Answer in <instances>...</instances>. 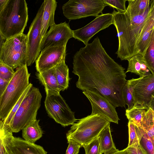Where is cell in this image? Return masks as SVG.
I'll return each mask as SVG.
<instances>
[{
    "label": "cell",
    "mask_w": 154,
    "mask_h": 154,
    "mask_svg": "<svg viewBox=\"0 0 154 154\" xmlns=\"http://www.w3.org/2000/svg\"><path fill=\"white\" fill-rule=\"evenodd\" d=\"M15 72L12 68L0 62V77L2 78L9 82L14 76Z\"/></svg>",
    "instance_id": "33"
},
{
    "label": "cell",
    "mask_w": 154,
    "mask_h": 154,
    "mask_svg": "<svg viewBox=\"0 0 154 154\" xmlns=\"http://www.w3.org/2000/svg\"><path fill=\"white\" fill-rule=\"evenodd\" d=\"M104 154H129L128 150L126 148L121 150H119L116 148H113L105 152Z\"/></svg>",
    "instance_id": "36"
},
{
    "label": "cell",
    "mask_w": 154,
    "mask_h": 154,
    "mask_svg": "<svg viewBox=\"0 0 154 154\" xmlns=\"http://www.w3.org/2000/svg\"><path fill=\"white\" fill-rule=\"evenodd\" d=\"M110 122L101 115H90L72 125L66 134V139L72 140L82 146L97 137Z\"/></svg>",
    "instance_id": "5"
},
{
    "label": "cell",
    "mask_w": 154,
    "mask_h": 154,
    "mask_svg": "<svg viewBox=\"0 0 154 154\" xmlns=\"http://www.w3.org/2000/svg\"><path fill=\"white\" fill-rule=\"evenodd\" d=\"M32 86V85L31 83H29L28 87L12 108L6 118L3 121V128L7 134L10 133H12L9 130V126L10 123L18 109L23 100Z\"/></svg>",
    "instance_id": "29"
},
{
    "label": "cell",
    "mask_w": 154,
    "mask_h": 154,
    "mask_svg": "<svg viewBox=\"0 0 154 154\" xmlns=\"http://www.w3.org/2000/svg\"><path fill=\"white\" fill-rule=\"evenodd\" d=\"M137 154H145L139 145L137 148Z\"/></svg>",
    "instance_id": "43"
},
{
    "label": "cell",
    "mask_w": 154,
    "mask_h": 154,
    "mask_svg": "<svg viewBox=\"0 0 154 154\" xmlns=\"http://www.w3.org/2000/svg\"><path fill=\"white\" fill-rule=\"evenodd\" d=\"M39 121L36 119L32 121L22 129V136L25 140L34 143L42 137L43 132L39 125Z\"/></svg>",
    "instance_id": "21"
},
{
    "label": "cell",
    "mask_w": 154,
    "mask_h": 154,
    "mask_svg": "<svg viewBox=\"0 0 154 154\" xmlns=\"http://www.w3.org/2000/svg\"><path fill=\"white\" fill-rule=\"evenodd\" d=\"M8 0H0V14L4 8Z\"/></svg>",
    "instance_id": "40"
},
{
    "label": "cell",
    "mask_w": 154,
    "mask_h": 154,
    "mask_svg": "<svg viewBox=\"0 0 154 154\" xmlns=\"http://www.w3.org/2000/svg\"><path fill=\"white\" fill-rule=\"evenodd\" d=\"M154 111L149 108L143 114L141 121V127L146 132L154 143Z\"/></svg>",
    "instance_id": "26"
},
{
    "label": "cell",
    "mask_w": 154,
    "mask_h": 154,
    "mask_svg": "<svg viewBox=\"0 0 154 154\" xmlns=\"http://www.w3.org/2000/svg\"><path fill=\"white\" fill-rule=\"evenodd\" d=\"M44 8L43 2L38 9L26 35L27 50L26 64L27 66H31L40 54V46L42 40L41 31Z\"/></svg>",
    "instance_id": "10"
},
{
    "label": "cell",
    "mask_w": 154,
    "mask_h": 154,
    "mask_svg": "<svg viewBox=\"0 0 154 154\" xmlns=\"http://www.w3.org/2000/svg\"><path fill=\"white\" fill-rule=\"evenodd\" d=\"M129 154H137V148L133 147H127Z\"/></svg>",
    "instance_id": "41"
},
{
    "label": "cell",
    "mask_w": 154,
    "mask_h": 154,
    "mask_svg": "<svg viewBox=\"0 0 154 154\" xmlns=\"http://www.w3.org/2000/svg\"><path fill=\"white\" fill-rule=\"evenodd\" d=\"M133 105L154 109V75L142 77L134 88L132 94Z\"/></svg>",
    "instance_id": "11"
},
{
    "label": "cell",
    "mask_w": 154,
    "mask_h": 154,
    "mask_svg": "<svg viewBox=\"0 0 154 154\" xmlns=\"http://www.w3.org/2000/svg\"><path fill=\"white\" fill-rule=\"evenodd\" d=\"M27 50L26 35L23 33L6 39L0 52V62L13 69L26 64Z\"/></svg>",
    "instance_id": "7"
},
{
    "label": "cell",
    "mask_w": 154,
    "mask_h": 154,
    "mask_svg": "<svg viewBox=\"0 0 154 154\" xmlns=\"http://www.w3.org/2000/svg\"><path fill=\"white\" fill-rule=\"evenodd\" d=\"M36 75L44 86L46 94H60L55 67L36 73Z\"/></svg>",
    "instance_id": "17"
},
{
    "label": "cell",
    "mask_w": 154,
    "mask_h": 154,
    "mask_svg": "<svg viewBox=\"0 0 154 154\" xmlns=\"http://www.w3.org/2000/svg\"><path fill=\"white\" fill-rule=\"evenodd\" d=\"M83 93L90 101L92 107L91 115H101L108 121L118 124L120 120L116 107L106 99L94 91L87 90Z\"/></svg>",
    "instance_id": "12"
},
{
    "label": "cell",
    "mask_w": 154,
    "mask_h": 154,
    "mask_svg": "<svg viewBox=\"0 0 154 154\" xmlns=\"http://www.w3.org/2000/svg\"><path fill=\"white\" fill-rule=\"evenodd\" d=\"M107 6L115 8L117 11L125 12L126 11V2L127 0H103Z\"/></svg>",
    "instance_id": "34"
},
{
    "label": "cell",
    "mask_w": 154,
    "mask_h": 154,
    "mask_svg": "<svg viewBox=\"0 0 154 154\" xmlns=\"http://www.w3.org/2000/svg\"><path fill=\"white\" fill-rule=\"evenodd\" d=\"M9 82L4 80L0 77V97L4 94Z\"/></svg>",
    "instance_id": "37"
},
{
    "label": "cell",
    "mask_w": 154,
    "mask_h": 154,
    "mask_svg": "<svg viewBox=\"0 0 154 154\" xmlns=\"http://www.w3.org/2000/svg\"><path fill=\"white\" fill-rule=\"evenodd\" d=\"M1 97H0V102L1 100Z\"/></svg>",
    "instance_id": "44"
},
{
    "label": "cell",
    "mask_w": 154,
    "mask_h": 154,
    "mask_svg": "<svg viewBox=\"0 0 154 154\" xmlns=\"http://www.w3.org/2000/svg\"><path fill=\"white\" fill-rule=\"evenodd\" d=\"M135 125L139 145L145 154H154V144L141 126Z\"/></svg>",
    "instance_id": "25"
},
{
    "label": "cell",
    "mask_w": 154,
    "mask_h": 154,
    "mask_svg": "<svg viewBox=\"0 0 154 154\" xmlns=\"http://www.w3.org/2000/svg\"><path fill=\"white\" fill-rule=\"evenodd\" d=\"M143 57L151 73L154 75V35L152 37L149 46Z\"/></svg>",
    "instance_id": "30"
},
{
    "label": "cell",
    "mask_w": 154,
    "mask_h": 154,
    "mask_svg": "<svg viewBox=\"0 0 154 154\" xmlns=\"http://www.w3.org/2000/svg\"><path fill=\"white\" fill-rule=\"evenodd\" d=\"M85 154H100V145L97 137L90 142L83 145Z\"/></svg>",
    "instance_id": "32"
},
{
    "label": "cell",
    "mask_w": 154,
    "mask_h": 154,
    "mask_svg": "<svg viewBox=\"0 0 154 154\" xmlns=\"http://www.w3.org/2000/svg\"><path fill=\"white\" fill-rule=\"evenodd\" d=\"M8 154H47L43 148L38 145L14 137L12 133L6 134L2 138Z\"/></svg>",
    "instance_id": "15"
},
{
    "label": "cell",
    "mask_w": 154,
    "mask_h": 154,
    "mask_svg": "<svg viewBox=\"0 0 154 154\" xmlns=\"http://www.w3.org/2000/svg\"><path fill=\"white\" fill-rule=\"evenodd\" d=\"M73 37V30L66 22L54 24L42 38L40 46L42 51L49 47L66 45L69 40Z\"/></svg>",
    "instance_id": "14"
},
{
    "label": "cell",
    "mask_w": 154,
    "mask_h": 154,
    "mask_svg": "<svg viewBox=\"0 0 154 154\" xmlns=\"http://www.w3.org/2000/svg\"><path fill=\"white\" fill-rule=\"evenodd\" d=\"M42 98L38 88L32 86L22 101L9 126L11 132H18L36 119Z\"/></svg>",
    "instance_id": "6"
},
{
    "label": "cell",
    "mask_w": 154,
    "mask_h": 154,
    "mask_svg": "<svg viewBox=\"0 0 154 154\" xmlns=\"http://www.w3.org/2000/svg\"><path fill=\"white\" fill-rule=\"evenodd\" d=\"M66 45L48 48L41 51L35 60V67L41 72L55 67L65 60Z\"/></svg>",
    "instance_id": "16"
},
{
    "label": "cell",
    "mask_w": 154,
    "mask_h": 154,
    "mask_svg": "<svg viewBox=\"0 0 154 154\" xmlns=\"http://www.w3.org/2000/svg\"><path fill=\"white\" fill-rule=\"evenodd\" d=\"M73 64L72 72L79 77L78 88L99 94L115 107H125L123 94L127 80L125 69L107 54L98 37L75 53Z\"/></svg>",
    "instance_id": "1"
},
{
    "label": "cell",
    "mask_w": 154,
    "mask_h": 154,
    "mask_svg": "<svg viewBox=\"0 0 154 154\" xmlns=\"http://www.w3.org/2000/svg\"><path fill=\"white\" fill-rule=\"evenodd\" d=\"M5 40L6 39L3 37L0 33V52L2 46L5 41Z\"/></svg>",
    "instance_id": "42"
},
{
    "label": "cell",
    "mask_w": 154,
    "mask_h": 154,
    "mask_svg": "<svg viewBox=\"0 0 154 154\" xmlns=\"http://www.w3.org/2000/svg\"><path fill=\"white\" fill-rule=\"evenodd\" d=\"M113 24L112 13L102 14L97 16L85 26L73 31V37L86 45L95 35Z\"/></svg>",
    "instance_id": "13"
},
{
    "label": "cell",
    "mask_w": 154,
    "mask_h": 154,
    "mask_svg": "<svg viewBox=\"0 0 154 154\" xmlns=\"http://www.w3.org/2000/svg\"><path fill=\"white\" fill-rule=\"evenodd\" d=\"M146 110L141 106L133 105L131 109L126 110L125 115L129 122L136 126H141L142 116Z\"/></svg>",
    "instance_id": "28"
},
{
    "label": "cell",
    "mask_w": 154,
    "mask_h": 154,
    "mask_svg": "<svg viewBox=\"0 0 154 154\" xmlns=\"http://www.w3.org/2000/svg\"><path fill=\"white\" fill-rule=\"evenodd\" d=\"M110 123L102 130L97 137L99 143L100 154L116 148L112 138Z\"/></svg>",
    "instance_id": "23"
},
{
    "label": "cell",
    "mask_w": 154,
    "mask_h": 154,
    "mask_svg": "<svg viewBox=\"0 0 154 154\" xmlns=\"http://www.w3.org/2000/svg\"><path fill=\"white\" fill-rule=\"evenodd\" d=\"M128 126L129 132V143L127 147L137 148L139 145V140L135 125L132 122H128Z\"/></svg>",
    "instance_id": "31"
},
{
    "label": "cell",
    "mask_w": 154,
    "mask_h": 154,
    "mask_svg": "<svg viewBox=\"0 0 154 154\" xmlns=\"http://www.w3.org/2000/svg\"><path fill=\"white\" fill-rule=\"evenodd\" d=\"M44 8L42 16L41 34L42 39L46 34L49 27L55 24V11L57 2L55 0L44 1Z\"/></svg>",
    "instance_id": "18"
},
{
    "label": "cell",
    "mask_w": 154,
    "mask_h": 154,
    "mask_svg": "<svg viewBox=\"0 0 154 154\" xmlns=\"http://www.w3.org/2000/svg\"><path fill=\"white\" fill-rule=\"evenodd\" d=\"M7 134L5 132L3 128V121L0 120V137H3Z\"/></svg>",
    "instance_id": "39"
},
{
    "label": "cell",
    "mask_w": 154,
    "mask_h": 154,
    "mask_svg": "<svg viewBox=\"0 0 154 154\" xmlns=\"http://www.w3.org/2000/svg\"><path fill=\"white\" fill-rule=\"evenodd\" d=\"M28 19L25 0H8L0 14V33L5 39L23 33Z\"/></svg>",
    "instance_id": "3"
},
{
    "label": "cell",
    "mask_w": 154,
    "mask_h": 154,
    "mask_svg": "<svg viewBox=\"0 0 154 154\" xmlns=\"http://www.w3.org/2000/svg\"><path fill=\"white\" fill-rule=\"evenodd\" d=\"M127 60L128 64L126 73L130 72L139 75L140 77L151 74L141 54H138Z\"/></svg>",
    "instance_id": "20"
},
{
    "label": "cell",
    "mask_w": 154,
    "mask_h": 154,
    "mask_svg": "<svg viewBox=\"0 0 154 154\" xmlns=\"http://www.w3.org/2000/svg\"><path fill=\"white\" fill-rule=\"evenodd\" d=\"M107 5L103 0H70L62 7L64 16L70 21L102 14Z\"/></svg>",
    "instance_id": "8"
},
{
    "label": "cell",
    "mask_w": 154,
    "mask_h": 154,
    "mask_svg": "<svg viewBox=\"0 0 154 154\" xmlns=\"http://www.w3.org/2000/svg\"><path fill=\"white\" fill-rule=\"evenodd\" d=\"M112 14L113 24L119 39L118 48L116 54L121 60H127L137 54V42L154 14V0L145 12L140 15H131L114 9Z\"/></svg>",
    "instance_id": "2"
},
{
    "label": "cell",
    "mask_w": 154,
    "mask_h": 154,
    "mask_svg": "<svg viewBox=\"0 0 154 154\" xmlns=\"http://www.w3.org/2000/svg\"><path fill=\"white\" fill-rule=\"evenodd\" d=\"M67 141L69 144L65 154H79V149L82 147V146L71 139Z\"/></svg>",
    "instance_id": "35"
},
{
    "label": "cell",
    "mask_w": 154,
    "mask_h": 154,
    "mask_svg": "<svg viewBox=\"0 0 154 154\" xmlns=\"http://www.w3.org/2000/svg\"><path fill=\"white\" fill-rule=\"evenodd\" d=\"M152 0H128V6L125 12L133 15H140L145 12Z\"/></svg>",
    "instance_id": "24"
},
{
    "label": "cell",
    "mask_w": 154,
    "mask_h": 154,
    "mask_svg": "<svg viewBox=\"0 0 154 154\" xmlns=\"http://www.w3.org/2000/svg\"><path fill=\"white\" fill-rule=\"evenodd\" d=\"M154 35V14L151 17L148 24L137 42V53L143 56L149 46Z\"/></svg>",
    "instance_id": "19"
},
{
    "label": "cell",
    "mask_w": 154,
    "mask_h": 154,
    "mask_svg": "<svg viewBox=\"0 0 154 154\" xmlns=\"http://www.w3.org/2000/svg\"><path fill=\"white\" fill-rule=\"evenodd\" d=\"M3 138L0 137V154H8L3 143Z\"/></svg>",
    "instance_id": "38"
},
{
    "label": "cell",
    "mask_w": 154,
    "mask_h": 154,
    "mask_svg": "<svg viewBox=\"0 0 154 154\" xmlns=\"http://www.w3.org/2000/svg\"><path fill=\"white\" fill-rule=\"evenodd\" d=\"M45 105L48 115L63 127L72 125L77 120L60 94H46Z\"/></svg>",
    "instance_id": "9"
},
{
    "label": "cell",
    "mask_w": 154,
    "mask_h": 154,
    "mask_svg": "<svg viewBox=\"0 0 154 154\" xmlns=\"http://www.w3.org/2000/svg\"><path fill=\"white\" fill-rule=\"evenodd\" d=\"M55 68L59 90L60 91H63L69 86L70 79L69 68L65 60L57 64Z\"/></svg>",
    "instance_id": "22"
},
{
    "label": "cell",
    "mask_w": 154,
    "mask_h": 154,
    "mask_svg": "<svg viewBox=\"0 0 154 154\" xmlns=\"http://www.w3.org/2000/svg\"><path fill=\"white\" fill-rule=\"evenodd\" d=\"M142 77L132 78L127 80L123 90V97L125 105L128 106L127 109H131L133 106V92L137 84Z\"/></svg>",
    "instance_id": "27"
},
{
    "label": "cell",
    "mask_w": 154,
    "mask_h": 154,
    "mask_svg": "<svg viewBox=\"0 0 154 154\" xmlns=\"http://www.w3.org/2000/svg\"><path fill=\"white\" fill-rule=\"evenodd\" d=\"M30 74L26 64L17 67L1 97L0 102V120L3 121L26 89L29 83Z\"/></svg>",
    "instance_id": "4"
}]
</instances>
